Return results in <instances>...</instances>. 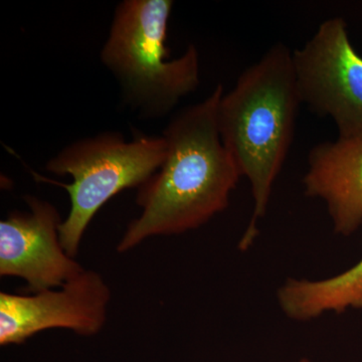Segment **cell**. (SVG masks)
<instances>
[{
    "instance_id": "6da1fadb",
    "label": "cell",
    "mask_w": 362,
    "mask_h": 362,
    "mask_svg": "<svg viewBox=\"0 0 362 362\" xmlns=\"http://www.w3.org/2000/svg\"><path fill=\"white\" fill-rule=\"evenodd\" d=\"M218 84L194 105L175 114L162 136L168 145L160 169L139 187L142 213L131 221L117 251H129L156 235H180L201 228L225 211L240 173L221 142Z\"/></svg>"
},
{
    "instance_id": "9c48e42d",
    "label": "cell",
    "mask_w": 362,
    "mask_h": 362,
    "mask_svg": "<svg viewBox=\"0 0 362 362\" xmlns=\"http://www.w3.org/2000/svg\"><path fill=\"white\" fill-rule=\"evenodd\" d=\"M276 297L283 314L297 322H308L324 314L362 309V259L334 277L286 279Z\"/></svg>"
},
{
    "instance_id": "52a82bcc",
    "label": "cell",
    "mask_w": 362,
    "mask_h": 362,
    "mask_svg": "<svg viewBox=\"0 0 362 362\" xmlns=\"http://www.w3.org/2000/svg\"><path fill=\"white\" fill-rule=\"evenodd\" d=\"M25 201L28 211L0 221V275L23 279L32 294L57 289L85 269L62 246L58 209L33 195Z\"/></svg>"
},
{
    "instance_id": "8992f818",
    "label": "cell",
    "mask_w": 362,
    "mask_h": 362,
    "mask_svg": "<svg viewBox=\"0 0 362 362\" xmlns=\"http://www.w3.org/2000/svg\"><path fill=\"white\" fill-rule=\"evenodd\" d=\"M110 287L99 273L84 270L59 290L30 295L0 293V345L21 344L40 331L64 328L93 337L103 328Z\"/></svg>"
},
{
    "instance_id": "7a4b0ae2",
    "label": "cell",
    "mask_w": 362,
    "mask_h": 362,
    "mask_svg": "<svg viewBox=\"0 0 362 362\" xmlns=\"http://www.w3.org/2000/svg\"><path fill=\"white\" fill-rule=\"evenodd\" d=\"M292 52L272 45L223 93L218 108L221 142L240 176L251 185L254 211L239 249L247 251L258 235V221L270 202L276 180L294 138L300 105Z\"/></svg>"
},
{
    "instance_id": "277c9868",
    "label": "cell",
    "mask_w": 362,
    "mask_h": 362,
    "mask_svg": "<svg viewBox=\"0 0 362 362\" xmlns=\"http://www.w3.org/2000/svg\"><path fill=\"white\" fill-rule=\"evenodd\" d=\"M168 145L163 136L137 134L126 140L120 132H103L70 143L45 164L56 175H70L62 185L71 209L59 226V240L75 259L81 240L99 209L127 188L140 187L160 169Z\"/></svg>"
},
{
    "instance_id": "ba28073f",
    "label": "cell",
    "mask_w": 362,
    "mask_h": 362,
    "mask_svg": "<svg viewBox=\"0 0 362 362\" xmlns=\"http://www.w3.org/2000/svg\"><path fill=\"white\" fill-rule=\"evenodd\" d=\"M307 164L305 195L325 204L337 235H354L362 225V139L319 143Z\"/></svg>"
},
{
    "instance_id": "30bf717a",
    "label": "cell",
    "mask_w": 362,
    "mask_h": 362,
    "mask_svg": "<svg viewBox=\"0 0 362 362\" xmlns=\"http://www.w3.org/2000/svg\"><path fill=\"white\" fill-rule=\"evenodd\" d=\"M296 362H312V361H310V359H308V358H301V359H299V361H298Z\"/></svg>"
},
{
    "instance_id": "3957f363",
    "label": "cell",
    "mask_w": 362,
    "mask_h": 362,
    "mask_svg": "<svg viewBox=\"0 0 362 362\" xmlns=\"http://www.w3.org/2000/svg\"><path fill=\"white\" fill-rule=\"evenodd\" d=\"M171 0H123L117 4L100 59L120 88L123 103L146 119L168 115L201 84L194 45L178 58L168 47Z\"/></svg>"
},
{
    "instance_id": "5b68a950",
    "label": "cell",
    "mask_w": 362,
    "mask_h": 362,
    "mask_svg": "<svg viewBox=\"0 0 362 362\" xmlns=\"http://www.w3.org/2000/svg\"><path fill=\"white\" fill-rule=\"evenodd\" d=\"M292 57L302 104L330 118L340 139H362V57L345 21H324Z\"/></svg>"
}]
</instances>
